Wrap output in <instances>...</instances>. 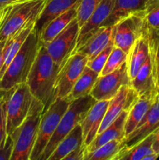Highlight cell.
Segmentation results:
<instances>
[{
	"mask_svg": "<svg viewBox=\"0 0 159 160\" xmlns=\"http://www.w3.org/2000/svg\"><path fill=\"white\" fill-rule=\"evenodd\" d=\"M79 2L80 0H48L38 18L35 21L34 31L39 38L51 20L73 6L78 5Z\"/></svg>",
	"mask_w": 159,
	"mask_h": 160,
	"instance_id": "cell-17",
	"label": "cell"
},
{
	"mask_svg": "<svg viewBox=\"0 0 159 160\" xmlns=\"http://www.w3.org/2000/svg\"><path fill=\"white\" fill-rule=\"evenodd\" d=\"M112 42H113V27H101L73 54L80 53L90 60Z\"/></svg>",
	"mask_w": 159,
	"mask_h": 160,
	"instance_id": "cell-16",
	"label": "cell"
},
{
	"mask_svg": "<svg viewBox=\"0 0 159 160\" xmlns=\"http://www.w3.org/2000/svg\"><path fill=\"white\" fill-rule=\"evenodd\" d=\"M48 0H20L6 6L0 24V42L7 40L30 21H36Z\"/></svg>",
	"mask_w": 159,
	"mask_h": 160,
	"instance_id": "cell-4",
	"label": "cell"
},
{
	"mask_svg": "<svg viewBox=\"0 0 159 160\" xmlns=\"http://www.w3.org/2000/svg\"><path fill=\"white\" fill-rule=\"evenodd\" d=\"M6 42V40L0 42V70H1L3 65V53H4V48Z\"/></svg>",
	"mask_w": 159,
	"mask_h": 160,
	"instance_id": "cell-38",
	"label": "cell"
},
{
	"mask_svg": "<svg viewBox=\"0 0 159 160\" xmlns=\"http://www.w3.org/2000/svg\"><path fill=\"white\" fill-rule=\"evenodd\" d=\"M153 150L154 152L159 156V128L155 131V138H154V141L153 142Z\"/></svg>",
	"mask_w": 159,
	"mask_h": 160,
	"instance_id": "cell-37",
	"label": "cell"
},
{
	"mask_svg": "<svg viewBox=\"0 0 159 160\" xmlns=\"http://www.w3.org/2000/svg\"><path fill=\"white\" fill-rule=\"evenodd\" d=\"M6 98L7 92H4L0 95V143L7 135L6 131Z\"/></svg>",
	"mask_w": 159,
	"mask_h": 160,
	"instance_id": "cell-34",
	"label": "cell"
},
{
	"mask_svg": "<svg viewBox=\"0 0 159 160\" xmlns=\"http://www.w3.org/2000/svg\"><path fill=\"white\" fill-rule=\"evenodd\" d=\"M3 92H4V91H2V90H0V95H1L3 93Z\"/></svg>",
	"mask_w": 159,
	"mask_h": 160,
	"instance_id": "cell-42",
	"label": "cell"
},
{
	"mask_svg": "<svg viewBox=\"0 0 159 160\" xmlns=\"http://www.w3.org/2000/svg\"><path fill=\"white\" fill-rule=\"evenodd\" d=\"M154 138L155 131L129 148L123 147L115 160H142L144 156L154 152L152 148Z\"/></svg>",
	"mask_w": 159,
	"mask_h": 160,
	"instance_id": "cell-27",
	"label": "cell"
},
{
	"mask_svg": "<svg viewBox=\"0 0 159 160\" xmlns=\"http://www.w3.org/2000/svg\"><path fill=\"white\" fill-rule=\"evenodd\" d=\"M146 36L149 47L153 77L159 93V28L147 27Z\"/></svg>",
	"mask_w": 159,
	"mask_h": 160,
	"instance_id": "cell-28",
	"label": "cell"
},
{
	"mask_svg": "<svg viewBox=\"0 0 159 160\" xmlns=\"http://www.w3.org/2000/svg\"><path fill=\"white\" fill-rule=\"evenodd\" d=\"M44 108V105L34 97L31 109L25 120L10 134L14 142L11 160H30L37 140Z\"/></svg>",
	"mask_w": 159,
	"mask_h": 160,
	"instance_id": "cell-3",
	"label": "cell"
},
{
	"mask_svg": "<svg viewBox=\"0 0 159 160\" xmlns=\"http://www.w3.org/2000/svg\"><path fill=\"white\" fill-rule=\"evenodd\" d=\"M138 98V94L130 85L123 86L118 93L112 99L109 100L107 110L98 134L104 131L123 111H129Z\"/></svg>",
	"mask_w": 159,
	"mask_h": 160,
	"instance_id": "cell-12",
	"label": "cell"
},
{
	"mask_svg": "<svg viewBox=\"0 0 159 160\" xmlns=\"http://www.w3.org/2000/svg\"><path fill=\"white\" fill-rule=\"evenodd\" d=\"M34 25H35V21L28 22L25 26L20 28L17 32H16L13 35L6 40L4 53H3V65L0 70V79L2 78L7 67H9L17 52L20 51V48L23 45L29 34L34 30Z\"/></svg>",
	"mask_w": 159,
	"mask_h": 160,
	"instance_id": "cell-20",
	"label": "cell"
},
{
	"mask_svg": "<svg viewBox=\"0 0 159 160\" xmlns=\"http://www.w3.org/2000/svg\"><path fill=\"white\" fill-rule=\"evenodd\" d=\"M96 102L95 98L90 95L70 102L68 109L62 116L55 131L50 139L39 160L48 159L53 151L55 149L58 144L76 125L81 123L89 109Z\"/></svg>",
	"mask_w": 159,
	"mask_h": 160,
	"instance_id": "cell-5",
	"label": "cell"
},
{
	"mask_svg": "<svg viewBox=\"0 0 159 160\" xmlns=\"http://www.w3.org/2000/svg\"><path fill=\"white\" fill-rule=\"evenodd\" d=\"M147 30V29H146ZM149 56V47L146 31L132 45L127 53V70L130 80L133 79L141 66Z\"/></svg>",
	"mask_w": 159,
	"mask_h": 160,
	"instance_id": "cell-21",
	"label": "cell"
},
{
	"mask_svg": "<svg viewBox=\"0 0 159 160\" xmlns=\"http://www.w3.org/2000/svg\"><path fill=\"white\" fill-rule=\"evenodd\" d=\"M159 128V93L148 112L138 126L124 138V148H129L140 142Z\"/></svg>",
	"mask_w": 159,
	"mask_h": 160,
	"instance_id": "cell-13",
	"label": "cell"
},
{
	"mask_svg": "<svg viewBox=\"0 0 159 160\" xmlns=\"http://www.w3.org/2000/svg\"><path fill=\"white\" fill-rule=\"evenodd\" d=\"M130 81L126 61L112 73L99 76L90 95L96 101L110 100L123 86L130 85Z\"/></svg>",
	"mask_w": 159,
	"mask_h": 160,
	"instance_id": "cell-11",
	"label": "cell"
},
{
	"mask_svg": "<svg viewBox=\"0 0 159 160\" xmlns=\"http://www.w3.org/2000/svg\"><path fill=\"white\" fill-rule=\"evenodd\" d=\"M77 6L78 5L73 6L65 12L61 14L60 16L55 17L54 20H51L48 23V26L45 28L40 36V41L43 45L51 42L62 30H64L68 26V24L72 20L76 18Z\"/></svg>",
	"mask_w": 159,
	"mask_h": 160,
	"instance_id": "cell-25",
	"label": "cell"
},
{
	"mask_svg": "<svg viewBox=\"0 0 159 160\" xmlns=\"http://www.w3.org/2000/svg\"><path fill=\"white\" fill-rule=\"evenodd\" d=\"M6 11V7L2 8V9H0V24H1V22L2 20L3 17H4Z\"/></svg>",
	"mask_w": 159,
	"mask_h": 160,
	"instance_id": "cell-41",
	"label": "cell"
},
{
	"mask_svg": "<svg viewBox=\"0 0 159 160\" xmlns=\"http://www.w3.org/2000/svg\"><path fill=\"white\" fill-rule=\"evenodd\" d=\"M114 47V42H112L109 43L101 52L98 53L94 58H93L90 60L87 61V67L91 69L92 70L95 71L98 73H101V70H102L103 67H104V64H105L106 61H107L108 57L110 55L111 52H112V48Z\"/></svg>",
	"mask_w": 159,
	"mask_h": 160,
	"instance_id": "cell-33",
	"label": "cell"
},
{
	"mask_svg": "<svg viewBox=\"0 0 159 160\" xmlns=\"http://www.w3.org/2000/svg\"><path fill=\"white\" fill-rule=\"evenodd\" d=\"M70 102L65 98H56L44 111L39 124L37 138L30 160H39L50 139L55 131L59 121L67 110Z\"/></svg>",
	"mask_w": 159,
	"mask_h": 160,
	"instance_id": "cell-6",
	"label": "cell"
},
{
	"mask_svg": "<svg viewBox=\"0 0 159 160\" xmlns=\"http://www.w3.org/2000/svg\"><path fill=\"white\" fill-rule=\"evenodd\" d=\"M109 100L97 101L91 106L81 122L84 143L88 146L97 136L108 106Z\"/></svg>",
	"mask_w": 159,
	"mask_h": 160,
	"instance_id": "cell-15",
	"label": "cell"
},
{
	"mask_svg": "<svg viewBox=\"0 0 159 160\" xmlns=\"http://www.w3.org/2000/svg\"><path fill=\"white\" fill-rule=\"evenodd\" d=\"M145 0H114L112 11L101 27H113L132 14L144 13Z\"/></svg>",
	"mask_w": 159,
	"mask_h": 160,
	"instance_id": "cell-18",
	"label": "cell"
},
{
	"mask_svg": "<svg viewBox=\"0 0 159 160\" xmlns=\"http://www.w3.org/2000/svg\"><path fill=\"white\" fill-rule=\"evenodd\" d=\"M144 13L132 14L113 26L114 45L126 53L147 29Z\"/></svg>",
	"mask_w": 159,
	"mask_h": 160,
	"instance_id": "cell-9",
	"label": "cell"
},
{
	"mask_svg": "<svg viewBox=\"0 0 159 160\" xmlns=\"http://www.w3.org/2000/svg\"><path fill=\"white\" fill-rule=\"evenodd\" d=\"M14 142L10 134H7L0 143V160H11Z\"/></svg>",
	"mask_w": 159,
	"mask_h": 160,
	"instance_id": "cell-35",
	"label": "cell"
},
{
	"mask_svg": "<svg viewBox=\"0 0 159 160\" xmlns=\"http://www.w3.org/2000/svg\"><path fill=\"white\" fill-rule=\"evenodd\" d=\"M159 157V156H157L155 152L151 153V154L147 155V156H144V157L142 159V160H155Z\"/></svg>",
	"mask_w": 159,
	"mask_h": 160,
	"instance_id": "cell-40",
	"label": "cell"
},
{
	"mask_svg": "<svg viewBox=\"0 0 159 160\" xmlns=\"http://www.w3.org/2000/svg\"><path fill=\"white\" fill-rule=\"evenodd\" d=\"M130 86L139 96L158 93L153 77L150 56L141 66L135 78L131 80Z\"/></svg>",
	"mask_w": 159,
	"mask_h": 160,
	"instance_id": "cell-23",
	"label": "cell"
},
{
	"mask_svg": "<svg viewBox=\"0 0 159 160\" xmlns=\"http://www.w3.org/2000/svg\"><path fill=\"white\" fill-rule=\"evenodd\" d=\"M129 111L124 110L120 115L100 134H97L93 142L86 147V152H92L101 145L115 139L125 138V124Z\"/></svg>",
	"mask_w": 159,
	"mask_h": 160,
	"instance_id": "cell-19",
	"label": "cell"
},
{
	"mask_svg": "<svg viewBox=\"0 0 159 160\" xmlns=\"http://www.w3.org/2000/svg\"><path fill=\"white\" fill-rule=\"evenodd\" d=\"M79 33V23L77 18H75L51 42L45 45L41 44L53 60L62 67L73 54L77 43Z\"/></svg>",
	"mask_w": 159,
	"mask_h": 160,
	"instance_id": "cell-8",
	"label": "cell"
},
{
	"mask_svg": "<svg viewBox=\"0 0 159 160\" xmlns=\"http://www.w3.org/2000/svg\"><path fill=\"white\" fill-rule=\"evenodd\" d=\"M60 68L41 44L26 83L33 96L44 105V111L55 100V86Z\"/></svg>",
	"mask_w": 159,
	"mask_h": 160,
	"instance_id": "cell-1",
	"label": "cell"
},
{
	"mask_svg": "<svg viewBox=\"0 0 159 160\" xmlns=\"http://www.w3.org/2000/svg\"><path fill=\"white\" fill-rule=\"evenodd\" d=\"M157 94L139 96L128 113L125 124V138L127 137L137 128L153 105Z\"/></svg>",
	"mask_w": 159,
	"mask_h": 160,
	"instance_id": "cell-22",
	"label": "cell"
},
{
	"mask_svg": "<svg viewBox=\"0 0 159 160\" xmlns=\"http://www.w3.org/2000/svg\"><path fill=\"white\" fill-rule=\"evenodd\" d=\"M88 59L80 53H73L61 67L55 86V98H65L86 67Z\"/></svg>",
	"mask_w": 159,
	"mask_h": 160,
	"instance_id": "cell-10",
	"label": "cell"
},
{
	"mask_svg": "<svg viewBox=\"0 0 159 160\" xmlns=\"http://www.w3.org/2000/svg\"><path fill=\"white\" fill-rule=\"evenodd\" d=\"M124 139H115L92 152H86L84 160H115L124 147Z\"/></svg>",
	"mask_w": 159,
	"mask_h": 160,
	"instance_id": "cell-29",
	"label": "cell"
},
{
	"mask_svg": "<svg viewBox=\"0 0 159 160\" xmlns=\"http://www.w3.org/2000/svg\"><path fill=\"white\" fill-rule=\"evenodd\" d=\"M99 73H96L86 66L80 77L78 78L76 84L73 86L70 93L67 95L65 99L69 102H72L77 98L89 95L99 78Z\"/></svg>",
	"mask_w": 159,
	"mask_h": 160,
	"instance_id": "cell-26",
	"label": "cell"
},
{
	"mask_svg": "<svg viewBox=\"0 0 159 160\" xmlns=\"http://www.w3.org/2000/svg\"><path fill=\"white\" fill-rule=\"evenodd\" d=\"M113 2L114 0H102L100 4L97 6L95 10L92 12L87 21L80 28L77 43H76V46L74 51H76L81 45H84V42L90 36L93 35L99 29V28L102 26L104 20L108 18L109 14L111 13L112 6H113Z\"/></svg>",
	"mask_w": 159,
	"mask_h": 160,
	"instance_id": "cell-14",
	"label": "cell"
},
{
	"mask_svg": "<svg viewBox=\"0 0 159 160\" xmlns=\"http://www.w3.org/2000/svg\"><path fill=\"white\" fill-rule=\"evenodd\" d=\"M102 0H80L77 6V18L80 28L84 24Z\"/></svg>",
	"mask_w": 159,
	"mask_h": 160,
	"instance_id": "cell-32",
	"label": "cell"
},
{
	"mask_svg": "<svg viewBox=\"0 0 159 160\" xmlns=\"http://www.w3.org/2000/svg\"><path fill=\"white\" fill-rule=\"evenodd\" d=\"M84 145L83 129L80 123L58 144L48 160H63L71 152Z\"/></svg>",
	"mask_w": 159,
	"mask_h": 160,
	"instance_id": "cell-24",
	"label": "cell"
},
{
	"mask_svg": "<svg viewBox=\"0 0 159 160\" xmlns=\"http://www.w3.org/2000/svg\"><path fill=\"white\" fill-rule=\"evenodd\" d=\"M144 19L147 27L159 28V0H145Z\"/></svg>",
	"mask_w": 159,
	"mask_h": 160,
	"instance_id": "cell-31",
	"label": "cell"
},
{
	"mask_svg": "<svg viewBox=\"0 0 159 160\" xmlns=\"http://www.w3.org/2000/svg\"><path fill=\"white\" fill-rule=\"evenodd\" d=\"M19 1H20V0H0V9H2L6 6H9L12 3H15Z\"/></svg>",
	"mask_w": 159,
	"mask_h": 160,
	"instance_id": "cell-39",
	"label": "cell"
},
{
	"mask_svg": "<svg viewBox=\"0 0 159 160\" xmlns=\"http://www.w3.org/2000/svg\"><path fill=\"white\" fill-rule=\"evenodd\" d=\"M127 59V53L122 50L121 48L114 45L110 55L108 57L107 61L101 70L100 76L112 73L115 70L120 67Z\"/></svg>",
	"mask_w": 159,
	"mask_h": 160,
	"instance_id": "cell-30",
	"label": "cell"
},
{
	"mask_svg": "<svg viewBox=\"0 0 159 160\" xmlns=\"http://www.w3.org/2000/svg\"><path fill=\"white\" fill-rule=\"evenodd\" d=\"M41 44L40 38L34 28L0 79V90L7 92L18 84L26 83Z\"/></svg>",
	"mask_w": 159,
	"mask_h": 160,
	"instance_id": "cell-2",
	"label": "cell"
},
{
	"mask_svg": "<svg viewBox=\"0 0 159 160\" xmlns=\"http://www.w3.org/2000/svg\"><path fill=\"white\" fill-rule=\"evenodd\" d=\"M6 92V131L7 134H10L26 117L34 96L26 83L18 84Z\"/></svg>",
	"mask_w": 159,
	"mask_h": 160,
	"instance_id": "cell-7",
	"label": "cell"
},
{
	"mask_svg": "<svg viewBox=\"0 0 159 160\" xmlns=\"http://www.w3.org/2000/svg\"><path fill=\"white\" fill-rule=\"evenodd\" d=\"M85 152L86 146L84 145L71 152L64 158L63 160H84Z\"/></svg>",
	"mask_w": 159,
	"mask_h": 160,
	"instance_id": "cell-36",
	"label": "cell"
}]
</instances>
